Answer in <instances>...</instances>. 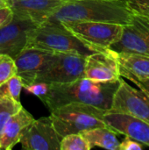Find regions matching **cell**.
Segmentation results:
<instances>
[{
    "label": "cell",
    "mask_w": 149,
    "mask_h": 150,
    "mask_svg": "<svg viewBox=\"0 0 149 150\" xmlns=\"http://www.w3.org/2000/svg\"><path fill=\"white\" fill-rule=\"evenodd\" d=\"M17 75V68L14 58L0 54V85Z\"/></svg>",
    "instance_id": "44dd1931"
},
{
    "label": "cell",
    "mask_w": 149,
    "mask_h": 150,
    "mask_svg": "<svg viewBox=\"0 0 149 150\" xmlns=\"http://www.w3.org/2000/svg\"><path fill=\"white\" fill-rule=\"evenodd\" d=\"M4 1H5V0H4Z\"/></svg>",
    "instance_id": "f546056e"
},
{
    "label": "cell",
    "mask_w": 149,
    "mask_h": 150,
    "mask_svg": "<svg viewBox=\"0 0 149 150\" xmlns=\"http://www.w3.org/2000/svg\"><path fill=\"white\" fill-rule=\"evenodd\" d=\"M88 142L90 149L100 147L110 150H119V141L117 134L108 127H95L80 133Z\"/></svg>",
    "instance_id": "e0dca14e"
},
{
    "label": "cell",
    "mask_w": 149,
    "mask_h": 150,
    "mask_svg": "<svg viewBox=\"0 0 149 150\" xmlns=\"http://www.w3.org/2000/svg\"><path fill=\"white\" fill-rule=\"evenodd\" d=\"M75 36L97 52H103L119 40L123 25L105 22H68L62 23Z\"/></svg>",
    "instance_id": "5b68a950"
},
{
    "label": "cell",
    "mask_w": 149,
    "mask_h": 150,
    "mask_svg": "<svg viewBox=\"0 0 149 150\" xmlns=\"http://www.w3.org/2000/svg\"><path fill=\"white\" fill-rule=\"evenodd\" d=\"M21 107L20 102H17L7 96H0V140L6 122Z\"/></svg>",
    "instance_id": "ac0fdd59"
},
{
    "label": "cell",
    "mask_w": 149,
    "mask_h": 150,
    "mask_svg": "<svg viewBox=\"0 0 149 150\" xmlns=\"http://www.w3.org/2000/svg\"><path fill=\"white\" fill-rule=\"evenodd\" d=\"M13 18V13L8 6L0 8V27L10 23Z\"/></svg>",
    "instance_id": "d4e9b609"
},
{
    "label": "cell",
    "mask_w": 149,
    "mask_h": 150,
    "mask_svg": "<svg viewBox=\"0 0 149 150\" xmlns=\"http://www.w3.org/2000/svg\"><path fill=\"white\" fill-rule=\"evenodd\" d=\"M119 75L131 82L149 80V56L136 53H117Z\"/></svg>",
    "instance_id": "9a60e30c"
},
{
    "label": "cell",
    "mask_w": 149,
    "mask_h": 150,
    "mask_svg": "<svg viewBox=\"0 0 149 150\" xmlns=\"http://www.w3.org/2000/svg\"><path fill=\"white\" fill-rule=\"evenodd\" d=\"M91 149L87 140L80 134H70L63 136L61 140L60 150Z\"/></svg>",
    "instance_id": "ffe728a7"
},
{
    "label": "cell",
    "mask_w": 149,
    "mask_h": 150,
    "mask_svg": "<svg viewBox=\"0 0 149 150\" xmlns=\"http://www.w3.org/2000/svg\"><path fill=\"white\" fill-rule=\"evenodd\" d=\"M61 140L50 117H42L29 125L19 143L26 150H60Z\"/></svg>",
    "instance_id": "9c48e42d"
},
{
    "label": "cell",
    "mask_w": 149,
    "mask_h": 150,
    "mask_svg": "<svg viewBox=\"0 0 149 150\" xmlns=\"http://www.w3.org/2000/svg\"><path fill=\"white\" fill-rule=\"evenodd\" d=\"M110 112L126 113L149 124V98L121 78Z\"/></svg>",
    "instance_id": "ba28073f"
},
{
    "label": "cell",
    "mask_w": 149,
    "mask_h": 150,
    "mask_svg": "<svg viewBox=\"0 0 149 150\" xmlns=\"http://www.w3.org/2000/svg\"><path fill=\"white\" fill-rule=\"evenodd\" d=\"M103 120L115 134H124L149 147L148 123L126 113L110 111L104 114Z\"/></svg>",
    "instance_id": "7c38bea8"
},
{
    "label": "cell",
    "mask_w": 149,
    "mask_h": 150,
    "mask_svg": "<svg viewBox=\"0 0 149 150\" xmlns=\"http://www.w3.org/2000/svg\"><path fill=\"white\" fill-rule=\"evenodd\" d=\"M139 90H141L143 93H145L149 98V80L146 82H134L133 83Z\"/></svg>",
    "instance_id": "484cf974"
},
{
    "label": "cell",
    "mask_w": 149,
    "mask_h": 150,
    "mask_svg": "<svg viewBox=\"0 0 149 150\" xmlns=\"http://www.w3.org/2000/svg\"><path fill=\"white\" fill-rule=\"evenodd\" d=\"M50 84L44 82H33L32 83L24 84L23 89H25L27 92L38 97L40 100H42L49 91Z\"/></svg>",
    "instance_id": "7402d4cb"
},
{
    "label": "cell",
    "mask_w": 149,
    "mask_h": 150,
    "mask_svg": "<svg viewBox=\"0 0 149 150\" xmlns=\"http://www.w3.org/2000/svg\"><path fill=\"white\" fill-rule=\"evenodd\" d=\"M84 77L98 82L119 81L121 76L117 61V52L109 48L86 56Z\"/></svg>",
    "instance_id": "8fae6325"
},
{
    "label": "cell",
    "mask_w": 149,
    "mask_h": 150,
    "mask_svg": "<svg viewBox=\"0 0 149 150\" xmlns=\"http://www.w3.org/2000/svg\"><path fill=\"white\" fill-rule=\"evenodd\" d=\"M117 53H136L149 56V18L133 14L129 24L123 25L119 40L110 47Z\"/></svg>",
    "instance_id": "52a82bcc"
},
{
    "label": "cell",
    "mask_w": 149,
    "mask_h": 150,
    "mask_svg": "<svg viewBox=\"0 0 149 150\" xmlns=\"http://www.w3.org/2000/svg\"><path fill=\"white\" fill-rule=\"evenodd\" d=\"M116 1H122V2H126V3L128 0H116Z\"/></svg>",
    "instance_id": "83f0119b"
},
{
    "label": "cell",
    "mask_w": 149,
    "mask_h": 150,
    "mask_svg": "<svg viewBox=\"0 0 149 150\" xmlns=\"http://www.w3.org/2000/svg\"><path fill=\"white\" fill-rule=\"evenodd\" d=\"M120 80L98 82L81 77L66 83H49V91L41 101L50 111L69 103H82L108 112Z\"/></svg>",
    "instance_id": "6da1fadb"
},
{
    "label": "cell",
    "mask_w": 149,
    "mask_h": 150,
    "mask_svg": "<svg viewBox=\"0 0 149 150\" xmlns=\"http://www.w3.org/2000/svg\"><path fill=\"white\" fill-rule=\"evenodd\" d=\"M143 145L139 142L126 136L125 139L119 142V150H142Z\"/></svg>",
    "instance_id": "cb8c5ba5"
},
{
    "label": "cell",
    "mask_w": 149,
    "mask_h": 150,
    "mask_svg": "<svg viewBox=\"0 0 149 150\" xmlns=\"http://www.w3.org/2000/svg\"><path fill=\"white\" fill-rule=\"evenodd\" d=\"M54 53L32 47H25L15 57L17 75L24 84L35 82L36 77L47 69Z\"/></svg>",
    "instance_id": "30bf717a"
},
{
    "label": "cell",
    "mask_w": 149,
    "mask_h": 150,
    "mask_svg": "<svg viewBox=\"0 0 149 150\" xmlns=\"http://www.w3.org/2000/svg\"><path fill=\"white\" fill-rule=\"evenodd\" d=\"M35 26L32 21L13 15L10 23L0 27V54L14 58L25 47L28 33Z\"/></svg>",
    "instance_id": "4fadbf2b"
},
{
    "label": "cell",
    "mask_w": 149,
    "mask_h": 150,
    "mask_svg": "<svg viewBox=\"0 0 149 150\" xmlns=\"http://www.w3.org/2000/svg\"><path fill=\"white\" fill-rule=\"evenodd\" d=\"M62 1H68V0H62Z\"/></svg>",
    "instance_id": "f1b7e54d"
},
{
    "label": "cell",
    "mask_w": 149,
    "mask_h": 150,
    "mask_svg": "<svg viewBox=\"0 0 149 150\" xmlns=\"http://www.w3.org/2000/svg\"><path fill=\"white\" fill-rule=\"evenodd\" d=\"M50 112L49 117L61 138L67 134H78L95 127H107L103 120L107 111L92 105L69 103Z\"/></svg>",
    "instance_id": "277c9868"
},
{
    "label": "cell",
    "mask_w": 149,
    "mask_h": 150,
    "mask_svg": "<svg viewBox=\"0 0 149 150\" xmlns=\"http://www.w3.org/2000/svg\"><path fill=\"white\" fill-rule=\"evenodd\" d=\"M23 86L22 79L18 75H15L0 85V96H7L17 102H20V93Z\"/></svg>",
    "instance_id": "d6986e66"
},
{
    "label": "cell",
    "mask_w": 149,
    "mask_h": 150,
    "mask_svg": "<svg viewBox=\"0 0 149 150\" xmlns=\"http://www.w3.org/2000/svg\"><path fill=\"white\" fill-rule=\"evenodd\" d=\"M85 57L71 53H54L49 65L35 82L66 83L84 77Z\"/></svg>",
    "instance_id": "8992f818"
},
{
    "label": "cell",
    "mask_w": 149,
    "mask_h": 150,
    "mask_svg": "<svg viewBox=\"0 0 149 150\" xmlns=\"http://www.w3.org/2000/svg\"><path fill=\"white\" fill-rule=\"evenodd\" d=\"M25 47H38L54 53H71L88 56L97 53L75 36L62 23L46 21L32 29Z\"/></svg>",
    "instance_id": "3957f363"
},
{
    "label": "cell",
    "mask_w": 149,
    "mask_h": 150,
    "mask_svg": "<svg viewBox=\"0 0 149 150\" xmlns=\"http://www.w3.org/2000/svg\"><path fill=\"white\" fill-rule=\"evenodd\" d=\"M133 13L126 2L116 0H68L50 16L47 21L105 22L126 25Z\"/></svg>",
    "instance_id": "7a4b0ae2"
},
{
    "label": "cell",
    "mask_w": 149,
    "mask_h": 150,
    "mask_svg": "<svg viewBox=\"0 0 149 150\" xmlns=\"http://www.w3.org/2000/svg\"><path fill=\"white\" fill-rule=\"evenodd\" d=\"M33 120L32 115L22 106L6 122L0 140V149H11L19 143L25 131Z\"/></svg>",
    "instance_id": "2e32d148"
},
{
    "label": "cell",
    "mask_w": 149,
    "mask_h": 150,
    "mask_svg": "<svg viewBox=\"0 0 149 150\" xmlns=\"http://www.w3.org/2000/svg\"><path fill=\"white\" fill-rule=\"evenodd\" d=\"M4 6H6L5 1H4V0H0V8H1V7H4Z\"/></svg>",
    "instance_id": "4316f807"
},
{
    "label": "cell",
    "mask_w": 149,
    "mask_h": 150,
    "mask_svg": "<svg viewBox=\"0 0 149 150\" xmlns=\"http://www.w3.org/2000/svg\"><path fill=\"white\" fill-rule=\"evenodd\" d=\"M65 1L62 0H5L14 16L32 21L36 25L48 20Z\"/></svg>",
    "instance_id": "5bb4252c"
},
{
    "label": "cell",
    "mask_w": 149,
    "mask_h": 150,
    "mask_svg": "<svg viewBox=\"0 0 149 150\" xmlns=\"http://www.w3.org/2000/svg\"><path fill=\"white\" fill-rule=\"evenodd\" d=\"M126 5L133 14L149 18V0H128Z\"/></svg>",
    "instance_id": "603a6c76"
}]
</instances>
